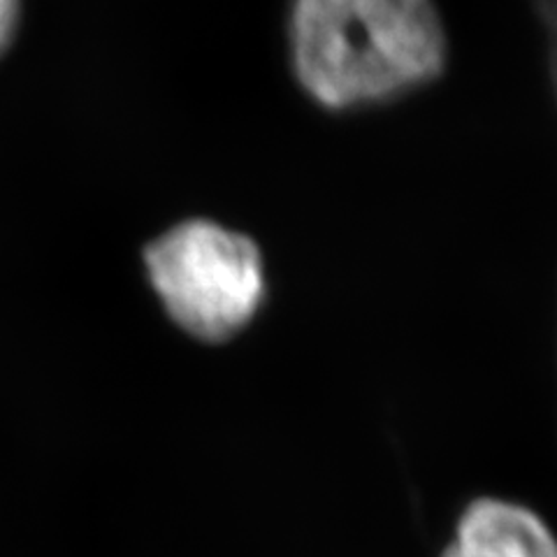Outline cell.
Listing matches in <instances>:
<instances>
[{"label":"cell","instance_id":"1","mask_svg":"<svg viewBox=\"0 0 557 557\" xmlns=\"http://www.w3.org/2000/svg\"><path fill=\"white\" fill-rule=\"evenodd\" d=\"M295 77L327 110H356L442 75L446 33L423 0H302L288 20Z\"/></svg>","mask_w":557,"mask_h":557},{"label":"cell","instance_id":"2","mask_svg":"<svg viewBox=\"0 0 557 557\" xmlns=\"http://www.w3.org/2000/svg\"><path fill=\"white\" fill-rule=\"evenodd\" d=\"M149 282L170 319L202 342L247 327L265 298L263 256L251 237L214 221H184L145 251Z\"/></svg>","mask_w":557,"mask_h":557},{"label":"cell","instance_id":"3","mask_svg":"<svg viewBox=\"0 0 557 557\" xmlns=\"http://www.w3.org/2000/svg\"><path fill=\"white\" fill-rule=\"evenodd\" d=\"M440 557H557V536L522 504L481 497L467 504Z\"/></svg>","mask_w":557,"mask_h":557},{"label":"cell","instance_id":"4","mask_svg":"<svg viewBox=\"0 0 557 557\" xmlns=\"http://www.w3.org/2000/svg\"><path fill=\"white\" fill-rule=\"evenodd\" d=\"M16 24H20V5L12 0H0V54L10 47Z\"/></svg>","mask_w":557,"mask_h":557},{"label":"cell","instance_id":"5","mask_svg":"<svg viewBox=\"0 0 557 557\" xmlns=\"http://www.w3.org/2000/svg\"><path fill=\"white\" fill-rule=\"evenodd\" d=\"M546 24L553 42V61H555V79H557V5L546 8Z\"/></svg>","mask_w":557,"mask_h":557}]
</instances>
